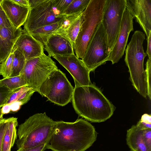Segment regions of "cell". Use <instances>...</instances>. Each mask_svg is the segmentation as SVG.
Returning <instances> with one entry per match:
<instances>
[{"label": "cell", "instance_id": "obj_16", "mask_svg": "<svg viewBox=\"0 0 151 151\" xmlns=\"http://www.w3.org/2000/svg\"><path fill=\"white\" fill-rule=\"evenodd\" d=\"M23 29L21 27H0V62H4L12 51L17 39Z\"/></svg>", "mask_w": 151, "mask_h": 151}, {"label": "cell", "instance_id": "obj_7", "mask_svg": "<svg viewBox=\"0 0 151 151\" xmlns=\"http://www.w3.org/2000/svg\"><path fill=\"white\" fill-rule=\"evenodd\" d=\"M108 50L107 35L101 22L91 38L81 60L90 72L93 71L107 61Z\"/></svg>", "mask_w": 151, "mask_h": 151}, {"label": "cell", "instance_id": "obj_20", "mask_svg": "<svg viewBox=\"0 0 151 151\" xmlns=\"http://www.w3.org/2000/svg\"><path fill=\"white\" fill-rule=\"evenodd\" d=\"M14 53L11 75L10 77L21 74L24 68L26 60L23 55L19 50L15 49L12 51Z\"/></svg>", "mask_w": 151, "mask_h": 151}, {"label": "cell", "instance_id": "obj_11", "mask_svg": "<svg viewBox=\"0 0 151 151\" xmlns=\"http://www.w3.org/2000/svg\"><path fill=\"white\" fill-rule=\"evenodd\" d=\"M58 61L70 73L74 81L81 86L92 84L89 74L90 72L81 59L75 54L68 55H54L52 57Z\"/></svg>", "mask_w": 151, "mask_h": 151}, {"label": "cell", "instance_id": "obj_26", "mask_svg": "<svg viewBox=\"0 0 151 151\" xmlns=\"http://www.w3.org/2000/svg\"><path fill=\"white\" fill-rule=\"evenodd\" d=\"M18 123L17 118L13 117L9 118V134L12 147L17 138L16 127Z\"/></svg>", "mask_w": 151, "mask_h": 151}, {"label": "cell", "instance_id": "obj_22", "mask_svg": "<svg viewBox=\"0 0 151 151\" xmlns=\"http://www.w3.org/2000/svg\"><path fill=\"white\" fill-rule=\"evenodd\" d=\"M90 0H73L61 14L66 16L82 13L86 9Z\"/></svg>", "mask_w": 151, "mask_h": 151}, {"label": "cell", "instance_id": "obj_5", "mask_svg": "<svg viewBox=\"0 0 151 151\" xmlns=\"http://www.w3.org/2000/svg\"><path fill=\"white\" fill-rule=\"evenodd\" d=\"M106 0H90L82 13L79 31L73 46L76 56L82 59L89 42L101 23Z\"/></svg>", "mask_w": 151, "mask_h": 151}, {"label": "cell", "instance_id": "obj_10", "mask_svg": "<svg viewBox=\"0 0 151 151\" xmlns=\"http://www.w3.org/2000/svg\"><path fill=\"white\" fill-rule=\"evenodd\" d=\"M54 0H45L37 6L29 9L24 29L28 33L44 26L58 22L66 16L61 14L54 7Z\"/></svg>", "mask_w": 151, "mask_h": 151}, {"label": "cell", "instance_id": "obj_40", "mask_svg": "<svg viewBox=\"0 0 151 151\" xmlns=\"http://www.w3.org/2000/svg\"><path fill=\"white\" fill-rule=\"evenodd\" d=\"M3 115L1 112V108H0V122L4 119L3 118Z\"/></svg>", "mask_w": 151, "mask_h": 151}, {"label": "cell", "instance_id": "obj_30", "mask_svg": "<svg viewBox=\"0 0 151 151\" xmlns=\"http://www.w3.org/2000/svg\"><path fill=\"white\" fill-rule=\"evenodd\" d=\"M14 27L0 4V27Z\"/></svg>", "mask_w": 151, "mask_h": 151}, {"label": "cell", "instance_id": "obj_27", "mask_svg": "<svg viewBox=\"0 0 151 151\" xmlns=\"http://www.w3.org/2000/svg\"><path fill=\"white\" fill-rule=\"evenodd\" d=\"M145 73L147 84V96L151 99V58H148L146 64Z\"/></svg>", "mask_w": 151, "mask_h": 151}, {"label": "cell", "instance_id": "obj_15", "mask_svg": "<svg viewBox=\"0 0 151 151\" xmlns=\"http://www.w3.org/2000/svg\"><path fill=\"white\" fill-rule=\"evenodd\" d=\"M43 44L29 33L23 29L16 42L12 51L17 49L24 56L26 60L44 54Z\"/></svg>", "mask_w": 151, "mask_h": 151}, {"label": "cell", "instance_id": "obj_32", "mask_svg": "<svg viewBox=\"0 0 151 151\" xmlns=\"http://www.w3.org/2000/svg\"><path fill=\"white\" fill-rule=\"evenodd\" d=\"M11 143V142L10 136L8 120L7 127L3 138L2 145V151H7Z\"/></svg>", "mask_w": 151, "mask_h": 151}, {"label": "cell", "instance_id": "obj_35", "mask_svg": "<svg viewBox=\"0 0 151 151\" xmlns=\"http://www.w3.org/2000/svg\"><path fill=\"white\" fill-rule=\"evenodd\" d=\"M47 143H45L35 147L27 149H18L17 151H44L46 149Z\"/></svg>", "mask_w": 151, "mask_h": 151}, {"label": "cell", "instance_id": "obj_13", "mask_svg": "<svg viewBox=\"0 0 151 151\" xmlns=\"http://www.w3.org/2000/svg\"><path fill=\"white\" fill-rule=\"evenodd\" d=\"M127 9L145 33L151 32V0H126Z\"/></svg>", "mask_w": 151, "mask_h": 151}, {"label": "cell", "instance_id": "obj_33", "mask_svg": "<svg viewBox=\"0 0 151 151\" xmlns=\"http://www.w3.org/2000/svg\"><path fill=\"white\" fill-rule=\"evenodd\" d=\"M8 120V118H4L0 122V151H2L3 138L7 127Z\"/></svg>", "mask_w": 151, "mask_h": 151}, {"label": "cell", "instance_id": "obj_43", "mask_svg": "<svg viewBox=\"0 0 151 151\" xmlns=\"http://www.w3.org/2000/svg\"><path fill=\"white\" fill-rule=\"evenodd\" d=\"M0 64H1V63H0Z\"/></svg>", "mask_w": 151, "mask_h": 151}, {"label": "cell", "instance_id": "obj_2", "mask_svg": "<svg viewBox=\"0 0 151 151\" xmlns=\"http://www.w3.org/2000/svg\"><path fill=\"white\" fill-rule=\"evenodd\" d=\"M71 101L76 112L92 122H104L113 115L114 106L94 85L81 86L74 81Z\"/></svg>", "mask_w": 151, "mask_h": 151}, {"label": "cell", "instance_id": "obj_38", "mask_svg": "<svg viewBox=\"0 0 151 151\" xmlns=\"http://www.w3.org/2000/svg\"><path fill=\"white\" fill-rule=\"evenodd\" d=\"M13 1L22 6L29 8V0H12Z\"/></svg>", "mask_w": 151, "mask_h": 151}, {"label": "cell", "instance_id": "obj_29", "mask_svg": "<svg viewBox=\"0 0 151 151\" xmlns=\"http://www.w3.org/2000/svg\"><path fill=\"white\" fill-rule=\"evenodd\" d=\"M15 90L11 91L5 86H0V108L5 104L9 97Z\"/></svg>", "mask_w": 151, "mask_h": 151}, {"label": "cell", "instance_id": "obj_8", "mask_svg": "<svg viewBox=\"0 0 151 151\" xmlns=\"http://www.w3.org/2000/svg\"><path fill=\"white\" fill-rule=\"evenodd\" d=\"M126 3V0H106L101 22L107 35L109 54L118 37Z\"/></svg>", "mask_w": 151, "mask_h": 151}, {"label": "cell", "instance_id": "obj_34", "mask_svg": "<svg viewBox=\"0 0 151 151\" xmlns=\"http://www.w3.org/2000/svg\"><path fill=\"white\" fill-rule=\"evenodd\" d=\"M143 134L146 145L149 150L151 151V129L143 130Z\"/></svg>", "mask_w": 151, "mask_h": 151}, {"label": "cell", "instance_id": "obj_12", "mask_svg": "<svg viewBox=\"0 0 151 151\" xmlns=\"http://www.w3.org/2000/svg\"><path fill=\"white\" fill-rule=\"evenodd\" d=\"M134 19L128 10L126 9L123 16L117 39L107 60L111 61L112 64L118 62L124 55L129 34L134 30Z\"/></svg>", "mask_w": 151, "mask_h": 151}, {"label": "cell", "instance_id": "obj_21", "mask_svg": "<svg viewBox=\"0 0 151 151\" xmlns=\"http://www.w3.org/2000/svg\"><path fill=\"white\" fill-rule=\"evenodd\" d=\"M0 86H5L11 91L23 86H28L22 74L18 76L0 80Z\"/></svg>", "mask_w": 151, "mask_h": 151}, {"label": "cell", "instance_id": "obj_39", "mask_svg": "<svg viewBox=\"0 0 151 151\" xmlns=\"http://www.w3.org/2000/svg\"><path fill=\"white\" fill-rule=\"evenodd\" d=\"M10 111V107L8 104L5 105L1 108V112L3 115L9 113Z\"/></svg>", "mask_w": 151, "mask_h": 151}, {"label": "cell", "instance_id": "obj_41", "mask_svg": "<svg viewBox=\"0 0 151 151\" xmlns=\"http://www.w3.org/2000/svg\"><path fill=\"white\" fill-rule=\"evenodd\" d=\"M12 147L11 145V143L8 148L7 151H11V149Z\"/></svg>", "mask_w": 151, "mask_h": 151}, {"label": "cell", "instance_id": "obj_14", "mask_svg": "<svg viewBox=\"0 0 151 151\" xmlns=\"http://www.w3.org/2000/svg\"><path fill=\"white\" fill-rule=\"evenodd\" d=\"M40 42L50 57L74 54L72 43L65 33L52 34L42 40Z\"/></svg>", "mask_w": 151, "mask_h": 151}, {"label": "cell", "instance_id": "obj_42", "mask_svg": "<svg viewBox=\"0 0 151 151\" xmlns=\"http://www.w3.org/2000/svg\"><path fill=\"white\" fill-rule=\"evenodd\" d=\"M68 151H75V150H71Z\"/></svg>", "mask_w": 151, "mask_h": 151}, {"label": "cell", "instance_id": "obj_31", "mask_svg": "<svg viewBox=\"0 0 151 151\" xmlns=\"http://www.w3.org/2000/svg\"><path fill=\"white\" fill-rule=\"evenodd\" d=\"M73 0H54V7L61 14L67 8Z\"/></svg>", "mask_w": 151, "mask_h": 151}, {"label": "cell", "instance_id": "obj_24", "mask_svg": "<svg viewBox=\"0 0 151 151\" xmlns=\"http://www.w3.org/2000/svg\"><path fill=\"white\" fill-rule=\"evenodd\" d=\"M81 14L70 24L65 32L71 42L73 47L80 29Z\"/></svg>", "mask_w": 151, "mask_h": 151}, {"label": "cell", "instance_id": "obj_23", "mask_svg": "<svg viewBox=\"0 0 151 151\" xmlns=\"http://www.w3.org/2000/svg\"><path fill=\"white\" fill-rule=\"evenodd\" d=\"M35 92V91L33 88L29 87L21 94L15 102L9 104L11 108V111L15 112L18 110L21 106L27 103L30 100Z\"/></svg>", "mask_w": 151, "mask_h": 151}, {"label": "cell", "instance_id": "obj_4", "mask_svg": "<svg viewBox=\"0 0 151 151\" xmlns=\"http://www.w3.org/2000/svg\"><path fill=\"white\" fill-rule=\"evenodd\" d=\"M145 39V35L143 32L139 30L134 32L126 49L124 61L133 86L141 95L146 98L147 84L143 63L147 55L143 46Z\"/></svg>", "mask_w": 151, "mask_h": 151}, {"label": "cell", "instance_id": "obj_3", "mask_svg": "<svg viewBox=\"0 0 151 151\" xmlns=\"http://www.w3.org/2000/svg\"><path fill=\"white\" fill-rule=\"evenodd\" d=\"M55 123L45 112L29 117L19 126L16 143L18 149L29 148L48 143Z\"/></svg>", "mask_w": 151, "mask_h": 151}, {"label": "cell", "instance_id": "obj_6", "mask_svg": "<svg viewBox=\"0 0 151 151\" xmlns=\"http://www.w3.org/2000/svg\"><path fill=\"white\" fill-rule=\"evenodd\" d=\"M74 89L65 74L58 69L51 72L43 81L38 93L52 103L64 106L71 100Z\"/></svg>", "mask_w": 151, "mask_h": 151}, {"label": "cell", "instance_id": "obj_25", "mask_svg": "<svg viewBox=\"0 0 151 151\" xmlns=\"http://www.w3.org/2000/svg\"><path fill=\"white\" fill-rule=\"evenodd\" d=\"M14 53L12 52L6 60L0 65V75L4 78L11 77Z\"/></svg>", "mask_w": 151, "mask_h": 151}, {"label": "cell", "instance_id": "obj_19", "mask_svg": "<svg viewBox=\"0 0 151 151\" xmlns=\"http://www.w3.org/2000/svg\"><path fill=\"white\" fill-rule=\"evenodd\" d=\"M68 20L66 17L59 22L48 24L35 29L29 33L35 38L41 42L47 37L58 33L59 30L63 27L68 25Z\"/></svg>", "mask_w": 151, "mask_h": 151}, {"label": "cell", "instance_id": "obj_1", "mask_svg": "<svg viewBox=\"0 0 151 151\" xmlns=\"http://www.w3.org/2000/svg\"><path fill=\"white\" fill-rule=\"evenodd\" d=\"M94 127L82 119L73 122L55 121L46 149L52 151H85L96 141Z\"/></svg>", "mask_w": 151, "mask_h": 151}, {"label": "cell", "instance_id": "obj_36", "mask_svg": "<svg viewBox=\"0 0 151 151\" xmlns=\"http://www.w3.org/2000/svg\"><path fill=\"white\" fill-rule=\"evenodd\" d=\"M147 48L146 53L148 58H151V32L147 37Z\"/></svg>", "mask_w": 151, "mask_h": 151}, {"label": "cell", "instance_id": "obj_18", "mask_svg": "<svg viewBox=\"0 0 151 151\" xmlns=\"http://www.w3.org/2000/svg\"><path fill=\"white\" fill-rule=\"evenodd\" d=\"M126 140L130 151H150L145 143L143 130L133 125L127 131Z\"/></svg>", "mask_w": 151, "mask_h": 151}, {"label": "cell", "instance_id": "obj_17", "mask_svg": "<svg viewBox=\"0 0 151 151\" xmlns=\"http://www.w3.org/2000/svg\"><path fill=\"white\" fill-rule=\"evenodd\" d=\"M0 4L13 27L17 29L24 25L29 8L20 6L12 0H0Z\"/></svg>", "mask_w": 151, "mask_h": 151}, {"label": "cell", "instance_id": "obj_28", "mask_svg": "<svg viewBox=\"0 0 151 151\" xmlns=\"http://www.w3.org/2000/svg\"><path fill=\"white\" fill-rule=\"evenodd\" d=\"M142 130L151 129V115L147 114H143L136 125Z\"/></svg>", "mask_w": 151, "mask_h": 151}, {"label": "cell", "instance_id": "obj_9", "mask_svg": "<svg viewBox=\"0 0 151 151\" xmlns=\"http://www.w3.org/2000/svg\"><path fill=\"white\" fill-rule=\"evenodd\" d=\"M58 69L56 63L44 53L26 60L21 74L24 76L27 86L38 93L43 81L51 72Z\"/></svg>", "mask_w": 151, "mask_h": 151}, {"label": "cell", "instance_id": "obj_37", "mask_svg": "<svg viewBox=\"0 0 151 151\" xmlns=\"http://www.w3.org/2000/svg\"><path fill=\"white\" fill-rule=\"evenodd\" d=\"M45 0H29V9L34 8L39 5Z\"/></svg>", "mask_w": 151, "mask_h": 151}]
</instances>
